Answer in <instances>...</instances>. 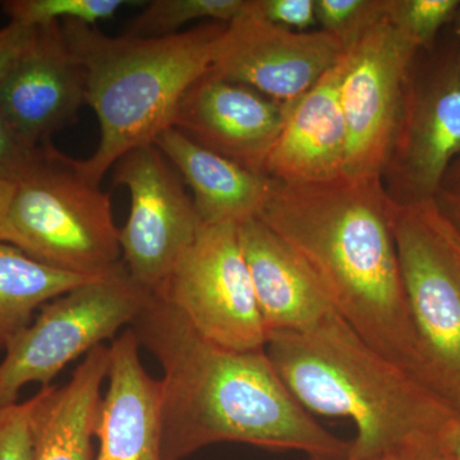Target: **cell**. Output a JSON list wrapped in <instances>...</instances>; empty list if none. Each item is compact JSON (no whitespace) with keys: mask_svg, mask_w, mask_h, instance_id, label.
Wrapping results in <instances>:
<instances>
[{"mask_svg":"<svg viewBox=\"0 0 460 460\" xmlns=\"http://www.w3.org/2000/svg\"><path fill=\"white\" fill-rule=\"evenodd\" d=\"M131 329L163 370V459L184 460L208 445L241 443L347 460L350 440L311 416L265 349L235 352L206 341L154 293Z\"/></svg>","mask_w":460,"mask_h":460,"instance_id":"1","label":"cell"},{"mask_svg":"<svg viewBox=\"0 0 460 460\" xmlns=\"http://www.w3.org/2000/svg\"><path fill=\"white\" fill-rule=\"evenodd\" d=\"M396 205L377 175L272 181L257 217L307 263L350 328L428 386L396 251Z\"/></svg>","mask_w":460,"mask_h":460,"instance_id":"2","label":"cell"},{"mask_svg":"<svg viewBox=\"0 0 460 460\" xmlns=\"http://www.w3.org/2000/svg\"><path fill=\"white\" fill-rule=\"evenodd\" d=\"M265 352L310 411L352 420L347 460H371L425 438L447 436L460 414L375 349L337 313L313 329L271 332Z\"/></svg>","mask_w":460,"mask_h":460,"instance_id":"3","label":"cell"},{"mask_svg":"<svg viewBox=\"0 0 460 460\" xmlns=\"http://www.w3.org/2000/svg\"><path fill=\"white\" fill-rule=\"evenodd\" d=\"M60 25L83 68L86 104L100 129L95 153L75 159V165L99 186L120 157L171 128L186 91L210 71L226 27L208 22L174 35L138 38L109 36L77 21Z\"/></svg>","mask_w":460,"mask_h":460,"instance_id":"4","label":"cell"},{"mask_svg":"<svg viewBox=\"0 0 460 460\" xmlns=\"http://www.w3.org/2000/svg\"><path fill=\"white\" fill-rule=\"evenodd\" d=\"M111 193L53 145L16 183L0 242L60 270L104 277L122 263Z\"/></svg>","mask_w":460,"mask_h":460,"instance_id":"5","label":"cell"},{"mask_svg":"<svg viewBox=\"0 0 460 460\" xmlns=\"http://www.w3.org/2000/svg\"><path fill=\"white\" fill-rule=\"evenodd\" d=\"M394 235L426 384L460 414L458 233L434 199L396 205Z\"/></svg>","mask_w":460,"mask_h":460,"instance_id":"6","label":"cell"},{"mask_svg":"<svg viewBox=\"0 0 460 460\" xmlns=\"http://www.w3.org/2000/svg\"><path fill=\"white\" fill-rule=\"evenodd\" d=\"M153 292L132 279L124 263L69 290L40 308L18 332L0 362V407L17 402L30 384L50 386L66 365L93 348L114 341L144 313Z\"/></svg>","mask_w":460,"mask_h":460,"instance_id":"7","label":"cell"},{"mask_svg":"<svg viewBox=\"0 0 460 460\" xmlns=\"http://www.w3.org/2000/svg\"><path fill=\"white\" fill-rule=\"evenodd\" d=\"M159 296L211 343L235 350H263L268 332L241 243L238 224H201L160 284Z\"/></svg>","mask_w":460,"mask_h":460,"instance_id":"8","label":"cell"},{"mask_svg":"<svg viewBox=\"0 0 460 460\" xmlns=\"http://www.w3.org/2000/svg\"><path fill=\"white\" fill-rule=\"evenodd\" d=\"M419 48L387 18L344 53L341 102L347 126V177H383Z\"/></svg>","mask_w":460,"mask_h":460,"instance_id":"9","label":"cell"},{"mask_svg":"<svg viewBox=\"0 0 460 460\" xmlns=\"http://www.w3.org/2000/svg\"><path fill=\"white\" fill-rule=\"evenodd\" d=\"M113 169L115 186L131 196L128 219L119 230L122 261L132 279L154 293L202 223L180 172L155 144L133 148Z\"/></svg>","mask_w":460,"mask_h":460,"instance_id":"10","label":"cell"},{"mask_svg":"<svg viewBox=\"0 0 460 460\" xmlns=\"http://www.w3.org/2000/svg\"><path fill=\"white\" fill-rule=\"evenodd\" d=\"M460 156L459 44L411 74L401 127L383 178L398 204L434 199Z\"/></svg>","mask_w":460,"mask_h":460,"instance_id":"11","label":"cell"},{"mask_svg":"<svg viewBox=\"0 0 460 460\" xmlns=\"http://www.w3.org/2000/svg\"><path fill=\"white\" fill-rule=\"evenodd\" d=\"M345 51L328 32H296L269 22L244 0L226 23L211 74L259 91L281 104L305 95Z\"/></svg>","mask_w":460,"mask_h":460,"instance_id":"12","label":"cell"},{"mask_svg":"<svg viewBox=\"0 0 460 460\" xmlns=\"http://www.w3.org/2000/svg\"><path fill=\"white\" fill-rule=\"evenodd\" d=\"M287 108L208 71L184 93L172 127L199 146L266 177Z\"/></svg>","mask_w":460,"mask_h":460,"instance_id":"13","label":"cell"},{"mask_svg":"<svg viewBox=\"0 0 460 460\" xmlns=\"http://www.w3.org/2000/svg\"><path fill=\"white\" fill-rule=\"evenodd\" d=\"M86 104L83 68L66 47L60 22L36 27L29 49L0 81V111L32 147L51 145Z\"/></svg>","mask_w":460,"mask_h":460,"instance_id":"14","label":"cell"},{"mask_svg":"<svg viewBox=\"0 0 460 460\" xmlns=\"http://www.w3.org/2000/svg\"><path fill=\"white\" fill-rule=\"evenodd\" d=\"M343 72L344 54L313 89L288 104L266 177L286 184H314L344 175L348 136L341 102Z\"/></svg>","mask_w":460,"mask_h":460,"instance_id":"15","label":"cell"},{"mask_svg":"<svg viewBox=\"0 0 460 460\" xmlns=\"http://www.w3.org/2000/svg\"><path fill=\"white\" fill-rule=\"evenodd\" d=\"M107 392L100 407L95 460H164L162 383L148 375L140 343L126 329L109 345Z\"/></svg>","mask_w":460,"mask_h":460,"instance_id":"16","label":"cell"},{"mask_svg":"<svg viewBox=\"0 0 460 460\" xmlns=\"http://www.w3.org/2000/svg\"><path fill=\"white\" fill-rule=\"evenodd\" d=\"M238 235L268 335L305 332L337 313L307 263L259 217L239 223Z\"/></svg>","mask_w":460,"mask_h":460,"instance_id":"17","label":"cell"},{"mask_svg":"<svg viewBox=\"0 0 460 460\" xmlns=\"http://www.w3.org/2000/svg\"><path fill=\"white\" fill-rule=\"evenodd\" d=\"M154 144L192 190L202 224H239L259 217L270 192V178L199 146L172 127Z\"/></svg>","mask_w":460,"mask_h":460,"instance_id":"18","label":"cell"},{"mask_svg":"<svg viewBox=\"0 0 460 460\" xmlns=\"http://www.w3.org/2000/svg\"><path fill=\"white\" fill-rule=\"evenodd\" d=\"M108 370L109 347L102 344L84 356L66 385L41 387L33 460H95Z\"/></svg>","mask_w":460,"mask_h":460,"instance_id":"19","label":"cell"},{"mask_svg":"<svg viewBox=\"0 0 460 460\" xmlns=\"http://www.w3.org/2000/svg\"><path fill=\"white\" fill-rule=\"evenodd\" d=\"M98 278L45 265L0 242V350L32 323L42 305Z\"/></svg>","mask_w":460,"mask_h":460,"instance_id":"20","label":"cell"},{"mask_svg":"<svg viewBox=\"0 0 460 460\" xmlns=\"http://www.w3.org/2000/svg\"><path fill=\"white\" fill-rule=\"evenodd\" d=\"M243 5L244 0H153L133 18L127 35L162 38L199 20L229 23Z\"/></svg>","mask_w":460,"mask_h":460,"instance_id":"21","label":"cell"},{"mask_svg":"<svg viewBox=\"0 0 460 460\" xmlns=\"http://www.w3.org/2000/svg\"><path fill=\"white\" fill-rule=\"evenodd\" d=\"M133 4L124 0H7L3 11L11 22L30 27H40L63 21H77L95 26L109 20L123 8Z\"/></svg>","mask_w":460,"mask_h":460,"instance_id":"22","label":"cell"},{"mask_svg":"<svg viewBox=\"0 0 460 460\" xmlns=\"http://www.w3.org/2000/svg\"><path fill=\"white\" fill-rule=\"evenodd\" d=\"M459 5L460 0H387L386 18L420 50H431Z\"/></svg>","mask_w":460,"mask_h":460,"instance_id":"23","label":"cell"},{"mask_svg":"<svg viewBox=\"0 0 460 460\" xmlns=\"http://www.w3.org/2000/svg\"><path fill=\"white\" fill-rule=\"evenodd\" d=\"M314 8L321 31L347 49L386 17L387 0H314Z\"/></svg>","mask_w":460,"mask_h":460,"instance_id":"24","label":"cell"},{"mask_svg":"<svg viewBox=\"0 0 460 460\" xmlns=\"http://www.w3.org/2000/svg\"><path fill=\"white\" fill-rule=\"evenodd\" d=\"M41 390L22 402L0 407V460H33Z\"/></svg>","mask_w":460,"mask_h":460,"instance_id":"25","label":"cell"},{"mask_svg":"<svg viewBox=\"0 0 460 460\" xmlns=\"http://www.w3.org/2000/svg\"><path fill=\"white\" fill-rule=\"evenodd\" d=\"M51 145L30 146L12 128L7 118L0 111V180L18 183L38 164Z\"/></svg>","mask_w":460,"mask_h":460,"instance_id":"26","label":"cell"},{"mask_svg":"<svg viewBox=\"0 0 460 460\" xmlns=\"http://www.w3.org/2000/svg\"><path fill=\"white\" fill-rule=\"evenodd\" d=\"M269 22L296 32H308L317 25L314 0H250Z\"/></svg>","mask_w":460,"mask_h":460,"instance_id":"27","label":"cell"},{"mask_svg":"<svg viewBox=\"0 0 460 460\" xmlns=\"http://www.w3.org/2000/svg\"><path fill=\"white\" fill-rule=\"evenodd\" d=\"M35 32L36 27L17 22H9L7 26L0 29V81L29 49Z\"/></svg>","mask_w":460,"mask_h":460,"instance_id":"28","label":"cell"},{"mask_svg":"<svg viewBox=\"0 0 460 460\" xmlns=\"http://www.w3.org/2000/svg\"><path fill=\"white\" fill-rule=\"evenodd\" d=\"M449 435L402 445L371 460H453L447 444Z\"/></svg>","mask_w":460,"mask_h":460,"instance_id":"29","label":"cell"},{"mask_svg":"<svg viewBox=\"0 0 460 460\" xmlns=\"http://www.w3.org/2000/svg\"><path fill=\"white\" fill-rule=\"evenodd\" d=\"M435 204L445 220L460 235V186L441 187L436 193Z\"/></svg>","mask_w":460,"mask_h":460,"instance_id":"30","label":"cell"},{"mask_svg":"<svg viewBox=\"0 0 460 460\" xmlns=\"http://www.w3.org/2000/svg\"><path fill=\"white\" fill-rule=\"evenodd\" d=\"M14 190H16V183L0 180V232H2L3 224L7 217Z\"/></svg>","mask_w":460,"mask_h":460,"instance_id":"31","label":"cell"},{"mask_svg":"<svg viewBox=\"0 0 460 460\" xmlns=\"http://www.w3.org/2000/svg\"><path fill=\"white\" fill-rule=\"evenodd\" d=\"M447 444H449L453 460H460V420L456 423L453 431L450 432V435L447 436Z\"/></svg>","mask_w":460,"mask_h":460,"instance_id":"32","label":"cell"},{"mask_svg":"<svg viewBox=\"0 0 460 460\" xmlns=\"http://www.w3.org/2000/svg\"><path fill=\"white\" fill-rule=\"evenodd\" d=\"M453 186H460V156L453 163L452 166H450L449 171H447V175H445L443 186L441 187Z\"/></svg>","mask_w":460,"mask_h":460,"instance_id":"33","label":"cell"},{"mask_svg":"<svg viewBox=\"0 0 460 460\" xmlns=\"http://www.w3.org/2000/svg\"><path fill=\"white\" fill-rule=\"evenodd\" d=\"M453 22H454V26H456V35H458V38H459L458 44H459V49H460V5L458 8V11H456V17H454Z\"/></svg>","mask_w":460,"mask_h":460,"instance_id":"34","label":"cell"},{"mask_svg":"<svg viewBox=\"0 0 460 460\" xmlns=\"http://www.w3.org/2000/svg\"><path fill=\"white\" fill-rule=\"evenodd\" d=\"M459 235V234H458ZM459 246H460V235H459Z\"/></svg>","mask_w":460,"mask_h":460,"instance_id":"35","label":"cell"}]
</instances>
